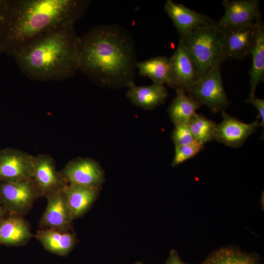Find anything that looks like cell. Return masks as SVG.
Masks as SVG:
<instances>
[{
  "mask_svg": "<svg viewBox=\"0 0 264 264\" xmlns=\"http://www.w3.org/2000/svg\"><path fill=\"white\" fill-rule=\"evenodd\" d=\"M79 47L78 71L95 85L117 89L134 82V40L123 27L98 25L79 37Z\"/></svg>",
  "mask_w": 264,
  "mask_h": 264,
  "instance_id": "2",
  "label": "cell"
},
{
  "mask_svg": "<svg viewBox=\"0 0 264 264\" xmlns=\"http://www.w3.org/2000/svg\"><path fill=\"white\" fill-rule=\"evenodd\" d=\"M126 96L133 105L146 110H152L163 104L168 97L164 85L157 83L138 86L134 82L128 88Z\"/></svg>",
  "mask_w": 264,
  "mask_h": 264,
  "instance_id": "17",
  "label": "cell"
},
{
  "mask_svg": "<svg viewBox=\"0 0 264 264\" xmlns=\"http://www.w3.org/2000/svg\"><path fill=\"white\" fill-rule=\"evenodd\" d=\"M259 0H224L223 17L217 24L219 26L251 24L262 21Z\"/></svg>",
  "mask_w": 264,
  "mask_h": 264,
  "instance_id": "13",
  "label": "cell"
},
{
  "mask_svg": "<svg viewBox=\"0 0 264 264\" xmlns=\"http://www.w3.org/2000/svg\"><path fill=\"white\" fill-rule=\"evenodd\" d=\"M197 68L199 79L220 66L224 58L217 23L199 27L180 37Z\"/></svg>",
  "mask_w": 264,
  "mask_h": 264,
  "instance_id": "4",
  "label": "cell"
},
{
  "mask_svg": "<svg viewBox=\"0 0 264 264\" xmlns=\"http://www.w3.org/2000/svg\"><path fill=\"white\" fill-rule=\"evenodd\" d=\"M47 205L40 221L43 228L69 230L73 220L67 205L63 189L46 198Z\"/></svg>",
  "mask_w": 264,
  "mask_h": 264,
  "instance_id": "15",
  "label": "cell"
},
{
  "mask_svg": "<svg viewBox=\"0 0 264 264\" xmlns=\"http://www.w3.org/2000/svg\"><path fill=\"white\" fill-rule=\"evenodd\" d=\"M170 60L169 86L187 93L199 79L194 62L184 43L179 40Z\"/></svg>",
  "mask_w": 264,
  "mask_h": 264,
  "instance_id": "8",
  "label": "cell"
},
{
  "mask_svg": "<svg viewBox=\"0 0 264 264\" xmlns=\"http://www.w3.org/2000/svg\"><path fill=\"white\" fill-rule=\"evenodd\" d=\"M203 148L204 146L196 141L190 144L175 147V155L171 163L172 166L176 167L195 157Z\"/></svg>",
  "mask_w": 264,
  "mask_h": 264,
  "instance_id": "25",
  "label": "cell"
},
{
  "mask_svg": "<svg viewBox=\"0 0 264 264\" xmlns=\"http://www.w3.org/2000/svg\"><path fill=\"white\" fill-rule=\"evenodd\" d=\"M218 26L224 61L242 59L250 55L264 27L262 20L251 24Z\"/></svg>",
  "mask_w": 264,
  "mask_h": 264,
  "instance_id": "5",
  "label": "cell"
},
{
  "mask_svg": "<svg viewBox=\"0 0 264 264\" xmlns=\"http://www.w3.org/2000/svg\"><path fill=\"white\" fill-rule=\"evenodd\" d=\"M164 9L172 20L180 37L199 27L214 24L213 20L207 16L193 11L172 0L166 1Z\"/></svg>",
  "mask_w": 264,
  "mask_h": 264,
  "instance_id": "14",
  "label": "cell"
},
{
  "mask_svg": "<svg viewBox=\"0 0 264 264\" xmlns=\"http://www.w3.org/2000/svg\"><path fill=\"white\" fill-rule=\"evenodd\" d=\"M135 67L139 75L152 79L154 83L169 86L170 75V60L166 56H157L136 62Z\"/></svg>",
  "mask_w": 264,
  "mask_h": 264,
  "instance_id": "21",
  "label": "cell"
},
{
  "mask_svg": "<svg viewBox=\"0 0 264 264\" xmlns=\"http://www.w3.org/2000/svg\"><path fill=\"white\" fill-rule=\"evenodd\" d=\"M60 172L67 184L101 187L105 179L100 164L88 157H79L71 160Z\"/></svg>",
  "mask_w": 264,
  "mask_h": 264,
  "instance_id": "9",
  "label": "cell"
},
{
  "mask_svg": "<svg viewBox=\"0 0 264 264\" xmlns=\"http://www.w3.org/2000/svg\"><path fill=\"white\" fill-rule=\"evenodd\" d=\"M188 93L214 113L224 111L231 104L223 88L220 66L199 79Z\"/></svg>",
  "mask_w": 264,
  "mask_h": 264,
  "instance_id": "6",
  "label": "cell"
},
{
  "mask_svg": "<svg viewBox=\"0 0 264 264\" xmlns=\"http://www.w3.org/2000/svg\"><path fill=\"white\" fill-rule=\"evenodd\" d=\"M4 213L3 208L0 203V221L3 219Z\"/></svg>",
  "mask_w": 264,
  "mask_h": 264,
  "instance_id": "29",
  "label": "cell"
},
{
  "mask_svg": "<svg viewBox=\"0 0 264 264\" xmlns=\"http://www.w3.org/2000/svg\"><path fill=\"white\" fill-rule=\"evenodd\" d=\"M246 102L252 104L257 110L259 114L258 117L261 119L260 121L262 126L264 128V100L262 99L257 98L255 96L251 98L246 100Z\"/></svg>",
  "mask_w": 264,
  "mask_h": 264,
  "instance_id": "27",
  "label": "cell"
},
{
  "mask_svg": "<svg viewBox=\"0 0 264 264\" xmlns=\"http://www.w3.org/2000/svg\"><path fill=\"white\" fill-rule=\"evenodd\" d=\"M89 3L84 0H0V52L13 56L41 35L74 24Z\"/></svg>",
  "mask_w": 264,
  "mask_h": 264,
  "instance_id": "1",
  "label": "cell"
},
{
  "mask_svg": "<svg viewBox=\"0 0 264 264\" xmlns=\"http://www.w3.org/2000/svg\"><path fill=\"white\" fill-rule=\"evenodd\" d=\"M40 197L32 178L0 182V203L12 214L22 216Z\"/></svg>",
  "mask_w": 264,
  "mask_h": 264,
  "instance_id": "7",
  "label": "cell"
},
{
  "mask_svg": "<svg viewBox=\"0 0 264 264\" xmlns=\"http://www.w3.org/2000/svg\"><path fill=\"white\" fill-rule=\"evenodd\" d=\"M176 95L167 111L174 125L188 123L201 105L194 98L181 90H176Z\"/></svg>",
  "mask_w": 264,
  "mask_h": 264,
  "instance_id": "20",
  "label": "cell"
},
{
  "mask_svg": "<svg viewBox=\"0 0 264 264\" xmlns=\"http://www.w3.org/2000/svg\"><path fill=\"white\" fill-rule=\"evenodd\" d=\"M174 125L172 138L175 147L190 144L196 141L188 123H181Z\"/></svg>",
  "mask_w": 264,
  "mask_h": 264,
  "instance_id": "26",
  "label": "cell"
},
{
  "mask_svg": "<svg viewBox=\"0 0 264 264\" xmlns=\"http://www.w3.org/2000/svg\"><path fill=\"white\" fill-rule=\"evenodd\" d=\"M100 187L67 184L63 189L66 202L73 220L81 217L96 199Z\"/></svg>",
  "mask_w": 264,
  "mask_h": 264,
  "instance_id": "16",
  "label": "cell"
},
{
  "mask_svg": "<svg viewBox=\"0 0 264 264\" xmlns=\"http://www.w3.org/2000/svg\"><path fill=\"white\" fill-rule=\"evenodd\" d=\"M222 119L217 125L214 140L231 148H240L247 138L262 127L257 117L253 122L245 123L229 115L225 110L221 112Z\"/></svg>",
  "mask_w": 264,
  "mask_h": 264,
  "instance_id": "12",
  "label": "cell"
},
{
  "mask_svg": "<svg viewBox=\"0 0 264 264\" xmlns=\"http://www.w3.org/2000/svg\"><path fill=\"white\" fill-rule=\"evenodd\" d=\"M195 140L204 146L214 140L218 124L205 116L195 114L188 122Z\"/></svg>",
  "mask_w": 264,
  "mask_h": 264,
  "instance_id": "24",
  "label": "cell"
},
{
  "mask_svg": "<svg viewBox=\"0 0 264 264\" xmlns=\"http://www.w3.org/2000/svg\"><path fill=\"white\" fill-rule=\"evenodd\" d=\"M35 237L46 250L60 255L68 253L76 242L75 235L69 230L44 228L38 231Z\"/></svg>",
  "mask_w": 264,
  "mask_h": 264,
  "instance_id": "19",
  "label": "cell"
},
{
  "mask_svg": "<svg viewBox=\"0 0 264 264\" xmlns=\"http://www.w3.org/2000/svg\"><path fill=\"white\" fill-rule=\"evenodd\" d=\"M165 264H188L183 262L179 258L177 252L174 249L171 250L169 256Z\"/></svg>",
  "mask_w": 264,
  "mask_h": 264,
  "instance_id": "28",
  "label": "cell"
},
{
  "mask_svg": "<svg viewBox=\"0 0 264 264\" xmlns=\"http://www.w3.org/2000/svg\"><path fill=\"white\" fill-rule=\"evenodd\" d=\"M74 24L48 31L17 52L15 58L21 72L38 81H64L78 71L79 36Z\"/></svg>",
  "mask_w": 264,
  "mask_h": 264,
  "instance_id": "3",
  "label": "cell"
},
{
  "mask_svg": "<svg viewBox=\"0 0 264 264\" xmlns=\"http://www.w3.org/2000/svg\"><path fill=\"white\" fill-rule=\"evenodd\" d=\"M252 56L250 75V91L249 98L255 96L257 86L264 81V27L258 36L256 42L251 52Z\"/></svg>",
  "mask_w": 264,
  "mask_h": 264,
  "instance_id": "22",
  "label": "cell"
},
{
  "mask_svg": "<svg viewBox=\"0 0 264 264\" xmlns=\"http://www.w3.org/2000/svg\"><path fill=\"white\" fill-rule=\"evenodd\" d=\"M32 236L30 226L22 216L12 214L0 221V243L9 245L25 244Z\"/></svg>",
  "mask_w": 264,
  "mask_h": 264,
  "instance_id": "18",
  "label": "cell"
},
{
  "mask_svg": "<svg viewBox=\"0 0 264 264\" xmlns=\"http://www.w3.org/2000/svg\"><path fill=\"white\" fill-rule=\"evenodd\" d=\"M201 264H258L254 255L226 247L213 252Z\"/></svg>",
  "mask_w": 264,
  "mask_h": 264,
  "instance_id": "23",
  "label": "cell"
},
{
  "mask_svg": "<svg viewBox=\"0 0 264 264\" xmlns=\"http://www.w3.org/2000/svg\"><path fill=\"white\" fill-rule=\"evenodd\" d=\"M32 179L40 197L45 198L63 189L67 184L57 170L54 158L49 154L34 156Z\"/></svg>",
  "mask_w": 264,
  "mask_h": 264,
  "instance_id": "11",
  "label": "cell"
},
{
  "mask_svg": "<svg viewBox=\"0 0 264 264\" xmlns=\"http://www.w3.org/2000/svg\"><path fill=\"white\" fill-rule=\"evenodd\" d=\"M135 264H141L140 263H136Z\"/></svg>",
  "mask_w": 264,
  "mask_h": 264,
  "instance_id": "30",
  "label": "cell"
},
{
  "mask_svg": "<svg viewBox=\"0 0 264 264\" xmlns=\"http://www.w3.org/2000/svg\"><path fill=\"white\" fill-rule=\"evenodd\" d=\"M34 156L18 149L0 150V182L32 178Z\"/></svg>",
  "mask_w": 264,
  "mask_h": 264,
  "instance_id": "10",
  "label": "cell"
}]
</instances>
